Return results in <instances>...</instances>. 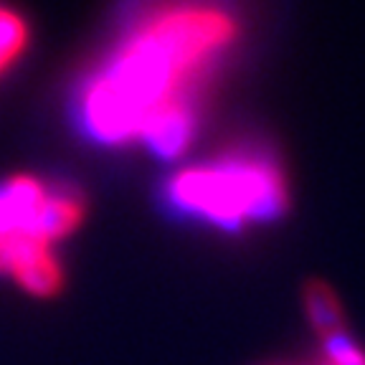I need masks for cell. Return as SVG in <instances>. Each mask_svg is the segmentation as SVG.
Returning a JSON list of instances; mask_svg holds the SVG:
<instances>
[{
	"instance_id": "6da1fadb",
	"label": "cell",
	"mask_w": 365,
	"mask_h": 365,
	"mask_svg": "<svg viewBox=\"0 0 365 365\" xmlns=\"http://www.w3.org/2000/svg\"><path fill=\"white\" fill-rule=\"evenodd\" d=\"M236 36L239 23L218 0L148 6L81 84V130L104 145L140 143L178 158L195 135L205 81Z\"/></svg>"
},
{
	"instance_id": "7a4b0ae2",
	"label": "cell",
	"mask_w": 365,
	"mask_h": 365,
	"mask_svg": "<svg viewBox=\"0 0 365 365\" xmlns=\"http://www.w3.org/2000/svg\"><path fill=\"white\" fill-rule=\"evenodd\" d=\"M84 221L76 188L18 173L0 182V277L34 297H53L63 284L56 246Z\"/></svg>"
},
{
	"instance_id": "3957f363",
	"label": "cell",
	"mask_w": 365,
	"mask_h": 365,
	"mask_svg": "<svg viewBox=\"0 0 365 365\" xmlns=\"http://www.w3.org/2000/svg\"><path fill=\"white\" fill-rule=\"evenodd\" d=\"M168 200L211 226L241 228L284 211L287 180L272 158L241 150L178 170L168 182Z\"/></svg>"
},
{
	"instance_id": "277c9868",
	"label": "cell",
	"mask_w": 365,
	"mask_h": 365,
	"mask_svg": "<svg viewBox=\"0 0 365 365\" xmlns=\"http://www.w3.org/2000/svg\"><path fill=\"white\" fill-rule=\"evenodd\" d=\"M29 46V26L23 16L0 3V76L21 58Z\"/></svg>"
},
{
	"instance_id": "5b68a950",
	"label": "cell",
	"mask_w": 365,
	"mask_h": 365,
	"mask_svg": "<svg viewBox=\"0 0 365 365\" xmlns=\"http://www.w3.org/2000/svg\"><path fill=\"white\" fill-rule=\"evenodd\" d=\"M307 312L312 325L322 337H330L342 332V309L327 284H309L307 287Z\"/></svg>"
},
{
	"instance_id": "8992f818",
	"label": "cell",
	"mask_w": 365,
	"mask_h": 365,
	"mask_svg": "<svg viewBox=\"0 0 365 365\" xmlns=\"http://www.w3.org/2000/svg\"><path fill=\"white\" fill-rule=\"evenodd\" d=\"M322 365H365V350L345 332H337V335L325 337Z\"/></svg>"
}]
</instances>
